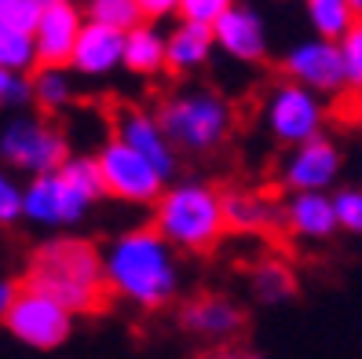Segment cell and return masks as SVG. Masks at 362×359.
Wrapping results in <instances>:
<instances>
[{
    "label": "cell",
    "mask_w": 362,
    "mask_h": 359,
    "mask_svg": "<svg viewBox=\"0 0 362 359\" xmlns=\"http://www.w3.org/2000/svg\"><path fill=\"white\" fill-rule=\"evenodd\" d=\"M103 275L110 297L139 312H161L183 290L180 253L158 235L154 224L117 231L103 246Z\"/></svg>",
    "instance_id": "obj_1"
},
{
    "label": "cell",
    "mask_w": 362,
    "mask_h": 359,
    "mask_svg": "<svg viewBox=\"0 0 362 359\" xmlns=\"http://www.w3.org/2000/svg\"><path fill=\"white\" fill-rule=\"evenodd\" d=\"M23 286L55 297L74 315H92L106 304V275H103V249L88 239L59 235L45 239L26 261Z\"/></svg>",
    "instance_id": "obj_2"
},
{
    "label": "cell",
    "mask_w": 362,
    "mask_h": 359,
    "mask_svg": "<svg viewBox=\"0 0 362 359\" xmlns=\"http://www.w3.org/2000/svg\"><path fill=\"white\" fill-rule=\"evenodd\" d=\"M151 224L176 253H209L227 235L223 191L194 176L173 180L158 198Z\"/></svg>",
    "instance_id": "obj_3"
},
{
    "label": "cell",
    "mask_w": 362,
    "mask_h": 359,
    "mask_svg": "<svg viewBox=\"0 0 362 359\" xmlns=\"http://www.w3.org/2000/svg\"><path fill=\"white\" fill-rule=\"evenodd\" d=\"M103 198H106V187H103L95 154H74L59 173L37 176L26 183L23 220L45 231H70Z\"/></svg>",
    "instance_id": "obj_4"
},
{
    "label": "cell",
    "mask_w": 362,
    "mask_h": 359,
    "mask_svg": "<svg viewBox=\"0 0 362 359\" xmlns=\"http://www.w3.org/2000/svg\"><path fill=\"white\" fill-rule=\"evenodd\" d=\"M158 121L180 154H209L234 132V107L216 89H183L158 103Z\"/></svg>",
    "instance_id": "obj_5"
},
{
    "label": "cell",
    "mask_w": 362,
    "mask_h": 359,
    "mask_svg": "<svg viewBox=\"0 0 362 359\" xmlns=\"http://www.w3.org/2000/svg\"><path fill=\"white\" fill-rule=\"evenodd\" d=\"M74 154L70 139L55 121L45 114H15L0 129V161L8 165V173H23L30 180L59 173Z\"/></svg>",
    "instance_id": "obj_6"
},
{
    "label": "cell",
    "mask_w": 362,
    "mask_h": 359,
    "mask_svg": "<svg viewBox=\"0 0 362 359\" xmlns=\"http://www.w3.org/2000/svg\"><path fill=\"white\" fill-rule=\"evenodd\" d=\"M260 118H264V129L274 143L282 147H304L318 136H326V121H329V103L304 89V84H293V81H279L271 84L267 96H264V107H260Z\"/></svg>",
    "instance_id": "obj_7"
},
{
    "label": "cell",
    "mask_w": 362,
    "mask_h": 359,
    "mask_svg": "<svg viewBox=\"0 0 362 359\" xmlns=\"http://www.w3.org/2000/svg\"><path fill=\"white\" fill-rule=\"evenodd\" d=\"M95 161H99V173H103L106 198H117L124 205L154 209L158 198L165 195V187H168V180L158 173V169L143 154H136L132 147H124L117 136L99 143Z\"/></svg>",
    "instance_id": "obj_8"
},
{
    "label": "cell",
    "mask_w": 362,
    "mask_h": 359,
    "mask_svg": "<svg viewBox=\"0 0 362 359\" xmlns=\"http://www.w3.org/2000/svg\"><path fill=\"white\" fill-rule=\"evenodd\" d=\"M74 319L77 315L70 308H62L55 297L23 286L18 297H15V304H11V312H8L4 326H8V334L15 337L18 345L37 348V352H52V348L70 341Z\"/></svg>",
    "instance_id": "obj_9"
},
{
    "label": "cell",
    "mask_w": 362,
    "mask_h": 359,
    "mask_svg": "<svg viewBox=\"0 0 362 359\" xmlns=\"http://www.w3.org/2000/svg\"><path fill=\"white\" fill-rule=\"evenodd\" d=\"M344 173V151L333 136H318L304 147H293L282 158L279 180L289 195H333Z\"/></svg>",
    "instance_id": "obj_10"
},
{
    "label": "cell",
    "mask_w": 362,
    "mask_h": 359,
    "mask_svg": "<svg viewBox=\"0 0 362 359\" xmlns=\"http://www.w3.org/2000/svg\"><path fill=\"white\" fill-rule=\"evenodd\" d=\"M282 74L293 84H304V89L318 92V96H340L348 89V74H344V55L340 45L322 37H304L296 45L286 48L282 55Z\"/></svg>",
    "instance_id": "obj_11"
},
{
    "label": "cell",
    "mask_w": 362,
    "mask_h": 359,
    "mask_svg": "<svg viewBox=\"0 0 362 359\" xmlns=\"http://www.w3.org/2000/svg\"><path fill=\"white\" fill-rule=\"evenodd\" d=\"M114 136L124 147H132L136 154H143L168 183L176 180L180 151L173 147V139L165 136V129H161V121H158L154 110L136 107V103H121V107L114 110Z\"/></svg>",
    "instance_id": "obj_12"
},
{
    "label": "cell",
    "mask_w": 362,
    "mask_h": 359,
    "mask_svg": "<svg viewBox=\"0 0 362 359\" xmlns=\"http://www.w3.org/2000/svg\"><path fill=\"white\" fill-rule=\"evenodd\" d=\"M216 48L234 59V62H245V67H260L271 55V30H267V18L252 8V4H234L216 26Z\"/></svg>",
    "instance_id": "obj_13"
},
{
    "label": "cell",
    "mask_w": 362,
    "mask_h": 359,
    "mask_svg": "<svg viewBox=\"0 0 362 359\" xmlns=\"http://www.w3.org/2000/svg\"><path fill=\"white\" fill-rule=\"evenodd\" d=\"M180 326L194 334L198 341L209 345H227L230 337H238L245 326V312L238 301L223 297V293H202V297L187 301L180 308Z\"/></svg>",
    "instance_id": "obj_14"
},
{
    "label": "cell",
    "mask_w": 362,
    "mask_h": 359,
    "mask_svg": "<svg viewBox=\"0 0 362 359\" xmlns=\"http://www.w3.org/2000/svg\"><path fill=\"white\" fill-rule=\"evenodd\" d=\"M84 8L81 4H55L40 11V23L33 30V45L40 67H70V55L77 48V37L84 30Z\"/></svg>",
    "instance_id": "obj_15"
},
{
    "label": "cell",
    "mask_w": 362,
    "mask_h": 359,
    "mask_svg": "<svg viewBox=\"0 0 362 359\" xmlns=\"http://www.w3.org/2000/svg\"><path fill=\"white\" fill-rule=\"evenodd\" d=\"M70 70L77 77H88V81H103V77L124 70V33L84 23V30L77 37V48L70 55Z\"/></svg>",
    "instance_id": "obj_16"
},
{
    "label": "cell",
    "mask_w": 362,
    "mask_h": 359,
    "mask_svg": "<svg viewBox=\"0 0 362 359\" xmlns=\"http://www.w3.org/2000/svg\"><path fill=\"white\" fill-rule=\"evenodd\" d=\"M223 220L234 235H267L282 224V205L257 187H227L223 191Z\"/></svg>",
    "instance_id": "obj_17"
},
{
    "label": "cell",
    "mask_w": 362,
    "mask_h": 359,
    "mask_svg": "<svg viewBox=\"0 0 362 359\" xmlns=\"http://www.w3.org/2000/svg\"><path fill=\"white\" fill-rule=\"evenodd\" d=\"M282 224L300 242H329L340 231L333 195H289L282 205Z\"/></svg>",
    "instance_id": "obj_18"
},
{
    "label": "cell",
    "mask_w": 362,
    "mask_h": 359,
    "mask_svg": "<svg viewBox=\"0 0 362 359\" xmlns=\"http://www.w3.org/2000/svg\"><path fill=\"white\" fill-rule=\"evenodd\" d=\"M165 37H168V74H176V77L198 74L202 67H209L212 52H216V33H212V26L190 23V18H176L165 30Z\"/></svg>",
    "instance_id": "obj_19"
},
{
    "label": "cell",
    "mask_w": 362,
    "mask_h": 359,
    "mask_svg": "<svg viewBox=\"0 0 362 359\" xmlns=\"http://www.w3.org/2000/svg\"><path fill=\"white\" fill-rule=\"evenodd\" d=\"M124 70L136 77H158L168 70V37L158 23H143L124 33Z\"/></svg>",
    "instance_id": "obj_20"
},
{
    "label": "cell",
    "mask_w": 362,
    "mask_h": 359,
    "mask_svg": "<svg viewBox=\"0 0 362 359\" xmlns=\"http://www.w3.org/2000/svg\"><path fill=\"white\" fill-rule=\"evenodd\" d=\"M30 89H33V107L45 118H55V114L74 107L77 74L70 67H37L30 74Z\"/></svg>",
    "instance_id": "obj_21"
},
{
    "label": "cell",
    "mask_w": 362,
    "mask_h": 359,
    "mask_svg": "<svg viewBox=\"0 0 362 359\" xmlns=\"http://www.w3.org/2000/svg\"><path fill=\"white\" fill-rule=\"evenodd\" d=\"M304 15H308L311 37L333 40V45H340L358 23L351 0H304Z\"/></svg>",
    "instance_id": "obj_22"
},
{
    "label": "cell",
    "mask_w": 362,
    "mask_h": 359,
    "mask_svg": "<svg viewBox=\"0 0 362 359\" xmlns=\"http://www.w3.org/2000/svg\"><path fill=\"white\" fill-rule=\"evenodd\" d=\"M249 286H252V297L260 304H286L296 290V279L282 261L271 257V261H260L249 271Z\"/></svg>",
    "instance_id": "obj_23"
},
{
    "label": "cell",
    "mask_w": 362,
    "mask_h": 359,
    "mask_svg": "<svg viewBox=\"0 0 362 359\" xmlns=\"http://www.w3.org/2000/svg\"><path fill=\"white\" fill-rule=\"evenodd\" d=\"M81 8H84V18H88V23L117 30V33H132L136 26L146 23L136 0H84Z\"/></svg>",
    "instance_id": "obj_24"
},
{
    "label": "cell",
    "mask_w": 362,
    "mask_h": 359,
    "mask_svg": "<svg viewBox=\"0 0 362 359\" xmlns=\"http://www.w3.org/2000/svg\"><path fill=\"white\" fill-rule=\"evenodd\" d=\"M37 67H40V59H37L33 33H18V30H4V26H0V70L30 77Z\"/></svg>",
    "instance_id": "obj_25"
},
{
    "label": "cell",
    "mask_w": 362,
    "mask_h": 359,
    "mask_svg": "<svg viewBox=\"0 0 362 359\" xmlns=\"http://www.w3.org/2000/svg\"><path fill=\"white\" fill-rule=\"evenodd\" d=\"M333 209L340 231L362 239V183H340L333 191Z\"/></svg>",
    "instance_id": "obj_26"
},
{
    "label": "cell",
    "mask_w": 362,
    "mask_h": 359,
    "mask_svg": "<svg viewBox=\"0 0 362 359\" xmlns=\"http://www.w3.org/2000/svg\"><path fill=\"white\" fill-rule=\"evenodd\" d=\"M40 8L37 0H0V26L18 30V33H33L40 23Z\"/></svg>",
    "instance_id": "obj_27"
},
{
    "label": "cell",
    "mask_w": 362,
    "mask_h": 359,
    "mask_svg": "<svg viewBox=\"0 0 362 359\" xmlns=\"http://www.w3.org/2000/svg\"><path fill=\"white\" fill-rule=\"evenodd\" d=\"M23 205H26V183H18L8 169H0V227L23 220Z\"/></svg>",
    "instance_id": "obj_28"
},
{
    "label": "cell",
    "mask_w": 362,
    "mask_h": 359,
    "mask_svg": "<svg viewBox=\"0 0 362 359\" xmlns=\"http://www.w3.org/2000/svg\"><path fill=\"white\" fill-rule=\"evenodd\" d=\"M340 55H344V74H348V89L362 96V18L355 30L340 40Z\"/></svg>",
    "instance_id": "obj_29"
},
{
    "label": "cell",
    "mask_w": 362,
    "mask_h": 359,
    "mask_svg": "<svg viewBox=\"0 0 362 359\" xmlns=\"http://www.w3.org/2000/svg\"><path fill=\"white\" fill-rule=\"evenodd\" d=\"M26 103H33V89H30V77L23 74H11V70H0V110H23Z\"/></svg>",
    "instance_id": "obj_30"
},
{
    "label": "cell",
    "mask_w": 362,
    "mask_h": 359,
    "mask_svg": "<svg viewBox=\"0 0 362 359\" xmlns=\"http://www.w3.org/2000/svg\"><path fill=\"white\" fill-rule=\"evenodd\" d=\"M234 4L238 0H183L180 18H190V23H202V26H216Z\"/></svg>",
    "instance_id": "obj_31"
},
{
    "label": "cell",
    "mask_w": 362,
    "mask_h": 359,
    "mask_svg": "<svg viewBox=\"0 0 362 359\" xmlns=\"http://www.w3.org/2000/svg\"><path fill=\"white\" fill-rule=\"evenodd\" d=\"M139 11L146 23H165V18H180V8H183V0H136Z\"/></svg>",
    "instance_id": "obj_32"
},
{
    "label": "cell",
    "mask_w": 362,
    "mask_h": 359,
    "mask_svg": "<svg viewBox=\"0 0 362 359\" xmlns=\"http://www.w3.org/2000/svg\"><path fill=\"white\" fill-rule=\"evenodd\" d=\"M18 283H11V279H0V323L8 319V312H11V304H15V297H18Z\"/></svg>",
    "instance_id": "obj_33"
},
{
    "label": "cell",
    "mask_w": 362,
    "mask_h": 359,
    "mask_svg": "<svg viewBox=\"0 0 362 359\" xmlns=\"http://www.w3.org/2000/svg\"><path fill=\"white\" fill-rule=\"evenodd\" d=\"M209 359H245V355H242V352H234V348H216Z\"/></svg>",
    "instance_id": "obj_34"
},
{
    "label": "cell",
    "mask_w": 362,
    "mask_h": 359,
    "mask_svg": "<svg viewBox=\"0 0 362 359\" xmlns=\"http://www.w3.org/2000/svg\"><path fill=\"white\" fill-rule=\"evenodd\" d=\"M40 8H55V4H70V0H37Z\"/></svg>",
    "instance_id": "obj_35"
},
{
    "label": "cell",
    "mask_w": 362,
    "mask_h": 359,
    "mask_svg": "<svg viewBox=\"0 0 362 359\" xmlns=\"http://www.w3.org/2000/svg\"><path fill=\"white\" fill-rule=\"evenodd\" d=\"M351 8H355V15L362 18V0H351Z\"/></svg>",
    "instance_id": "obj_36"
},
{
    "label": "cell",
    "mask_w": 362,
    "mask_h": 359,
    "mask_svg": "<svg viewBox=\"0 0 362 359\" xmlns=\"http://www.w3.org/2000/svg\"><path fill=\"white\" fill-rule=\"evenodd\" d=\"M245 359H260V355H245Z\"/></svg>",
    "instance_id": "obj_37"
},
{
    "label": "cell",
    "mask_w": 362,
    "mask_h": 359,
    "mask_svg": "<svg viewBox=\"0 0 362 359\" xmlns=\"http://www.w3.org/2000/svg\"><path fill=\"white\" fill-rule=\"evenodd\" d=\"M358 118H362V107H358Z\"/></svg>",
    "instance_id": "obj_38"
}]
</instances>
